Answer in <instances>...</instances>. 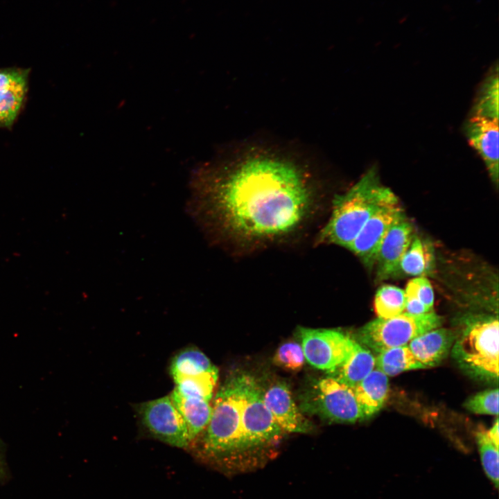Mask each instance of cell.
Here are the masks:
<instances>
[{
    "label": "cell",
    "instance_id": "obj_1",
    "mask_svg": "<svg viewBox=\"0 0 499 499\" xmlns=\"http://www.w3.org/2000/svg\"><path fill=\"white\" fill-rule=\"evenodd\" d=\"M315 200L307 177L294 164L256 155L226 169H198L192 177L190 211L221 237L267 244L298 231Z\"/></svg>",
    "mask_w": 499,
    "mask_h": 499
},
{
    "label": "cell",
    "instance_id": "obj_2",
    "mask_svg": "<svg viewBox=\"0 0 499 499\" xmlns=\"http://www.w3.org/2000/svg\"><path fill=\"white\" fill-rule=\"evenodd\" d=\"M247 376L234 374L220 386L207 426L188 448L199 460L225 475L250 472L242 428Z\"/></svg>",
    "mask_w": 499,
    "mask_h": 499
},
{
    "label": "cell",
    "instance_id": "obj_3",
    "mask_svg": "<svg viewBox=\"0 0 499 499\" xmlns=\"http://www.w3.org/2000/svg\"><path fill=\"white\" fill-rule=\"evenodd\" d=\"M396 195L383 185L376 168H370L344 193L333 200L331 213L317 236V244L348 250L376 211Z\"/></svg>",
    "mask_w": 499,
    "mask_h": 499
},
{
    "label": "cell",
    "instance_id": "obj_4",
    "mask_svg": "<svg viewBox=\"0 0 499 499\" xmlns=\"http://www.w3.org/2000/svg\"><path fill=\"white\" fill-rule=\"evenodd\" d=\"M498 329L497 316L475 315L464 319L452 351L463 369L477 377L498 380Z\"/></svg>",
    "mask_w": 499,
    "mask_h": 499
},
{
    "label": "cell",
    "instance_id": "obj_5",
    "mask_svg": "<svg viewBox=\"0 0 499 499\" xmlns=\"http://www.w3.org/2000/svg\"><path fill=\"white\" fill-rule=\"evenodd\" d=\"M243 446L249 471L263 466L273 455L283 432L266 406L263 389L247 376L242 411Z\"/></svg>",
    "mask_w": 499,
    "mask_h": 499
},
{
    "label": "cell",
    "instance_id": "obj_6",
    "mask_svg": "<svg viewBox=\"0 0 499 499\" xmlns=\"http://www.w3.org/2000/svg\"><path fill=\"white\" fill-rule=\"evenodd\" d=\"M444 319L433 311L412 315L403 312L390 318H376L357 333L358 341L376 353L408 345L419 335L440 327Z\"/></svg>",
    "mask_w": 499,
    "mask_h": 499
},
{
    "label": "cell",
    "instance_id": "obj_7",
    "mask_svg": "<svg viewBox=\"0 0 499 499\" xmlns=\"http://www.w3.org/2000/svg\"><path fill=\"white\" fill-rule=\"evenodd\" d=\"M301 408L331 422L363 420L354 389L328 376L317 380L304 394Z\"/></svg>",
    "mask_w": 499,
    "mask_h": 499
},
{
    "label": "cell",
    "instance_id": "obj_8",
    "mask_svg": "<svg viewBox=\"0 0 499 499\" xmlns=\"http://www.w3.org/2000/svg\"><path fill=\"white\" fill-rule=\"evenodd\" d=\"M306 360L313 367L331 371L352 353L356 341L335 329L299 327L297 331Z\"/></svg>",
    "mask_w": 499,
    "mask_h": 499
},
{
    "label": "cell",
    "instance_id": "obj_9",
    "mask_svg": "<svg viewBox=\"0 0 499 499\" xmlns=\"http://www.w3.org/2000/svg\"><path fill=\"white\" fill-rule=\"evenodd\" d=\"M138 412L143 425L155 439L174 447L189 448L186 425L170 395L140 404Z\"/></svg>",
    "mask_w": 499,
    "mask_h": 499
},
{
    "label": "cell",
    "instance_id": "obj_10",
    "mask_svg": "<svg viewBox=\"0 0 499 499\" xmlns=\"http://www.w3.org/2000/svg\"><path fill=\"white\" fill-rule=\"evenodd\" d=\"M404 211L396 195L381 205L363 225L349 247L368 268L374 266L379 246L392 225Z\"/></svg>",
    "mask_w": 499,
    "mask_h": 499
},
{
    "label": "cell",
    "instance_id": "obj_11",
    "mask_svg": "<svg viewBox=\"0 0 499 499\" xmlns=\"http://www.w3.org/2000/svg\"><path fill=\"white\" fill-rule=\"evenodd\" d=\"M413 227L405 213L389 227L376 257L377 279L383 281L400 274V263L414 236Z\"/></svg>",
    "mask_w": 499,
    "mask_h": 499
},
{
    "label": "cell",
    "instance_id": "obj_12",
    "mask_svg": "<svg viewBox=\"0 0 499 499\" xmlns=\"http://www.w3.org/2000/svg\"><path fill=\"white\" fill-rule=\"evenodd\" d=\"M30 69L0 68V128H10L27 98Z\"/></svg>",
    "mask_w": 499,
    "mask_h": 499
},
{
    "label": "cell",
    "instance_id": "obj_13",
    "mask_svg": "<svg viewBox=\"0 0 499 499\" xmlns=\"http://www.w3.org/2000/svg\"><path fill=\"white\" fill-rule=\"evenodd\" d=\"M464 133L471 146L481 156L489 177L498 184V121L469 116Z\"/></svg>",
    "mask_w": 499,
    "mask_h": 499
},
{
    "label": "cell",
    "instance_id": "obj_14",
    "mask_svg": "<svg viewBox=\"0 0 499 499\" xmlns=\"http://www.w3.org/2000/svg\"><path fill=\"white\" fill-rule=\"evenodd\" d=\"M264 402L276 423L283 432L306 433L311 430L309 421L295 404L288 386L283 382L263 389Z\"/></svg>",
    "mask_w": 499,
    "mask_h": 499
},
{
    "label": "cell",
    "instance_id": "obj_15",
    "mask_svg": "<svg viewBox=\"0 0 499 499\" xmlns=\"http://www.w3.org/2000/svg\"><path fill=\"white\" fill-rule=\"evenodd\" d=\"M457 333L446 328H437L413 339L408 344L416 359L426 368L438 365L448 354Z\"/></svg>",
    "mask_w": 499,
    "mask_h": 499
},
{
    "label": "cell",
    "instance_id": "obj_16",
    "mask_svg": "<svg viewBox=\"0 0 499 499\" xmlns=\"http://www.w3.org/2000/svg\"><path fill=\"white\" fill-rule=\"evenodd\" d=\"M353 389L363 419H368L377 413L387 400L388 376L375 369Z\"/></svg>",
    "mask_w": 499,
    "mask_h": 499
},
{
    "label": "cell",
    "instance_id": "obj_17",
    "mask_svg": "<svg viewBox=\"0 0 499 499\" xmlns=\"http://www.w3.org/2000/svg\"><path fill=\"white\" fill-rule=\"evenodd\" d=\"M374 367V355L356 342L349 356L337 367L327 371V376L354 388Z\"/></svg>",
    "mask_w": 499,
    "mask_h": 499
},
{
    "label": "cell",
    "instance_id": "obj_18",
    "mask_svg": "<svg viewBox=\"0 0 499 499\" xmlns=\"http://www.w3.org/2000/svg\"><path fill=\"white\" fill-rule=\"evenodd\" d=\"M186 427L191 443L207 426L212 412L209 401L193 397H186L173 389L170 394Z\"/></svg>",
    "mask_w": 499,
    "mask_h": 499
},
{
    "label": "cell",
    "instance_id": "obj_19",
    "mask_svg": "<svg viewBox=\"0 0 499 499\" xmlns=\"http://www.w3.org/2000/svg\"><path fill=\"white\" fill-rule=\"evenodd\" d=\"M435 267V255L432 245L414 234L401 261L400 274L424 277L430 274Z\"/></svg>",
    "mask_w": 499,
    "mask_h": 499
},
{
    "label": "cell",
    "instance_id": "obj_20",
    "mask_svg": "<svg viewBox=\"0 0 499 499\" xmlns=\"http://www.w3.org/2000/svg\"><path fill=\"white\" fill-rule=\"evenodd\" d=\"M170 372L175 381L183 377L218 371L203 352L194 347H189L180 351L173 358Z\"/></svg>",
    "mask_w": 499,
    "mask_h": 499
},
{
    "label": "cell",
    "instance_id": "obj_21",
    "mask_svg": "<svg viewBox=\"0 0 499 499\" xmlns=\"http://www.w3.org/2000/svg\"><path fill=\"white\" fill-rule=\"evenodd\" d=\"M498 70L496 66L481 84L470 116L498 121Z\"/></svg>",
    "mask_w": 499,
    "mask_h": 499
},
{
    "label": "cell",
    "instance_id": "obj_22",
    "mask_svg": "<svg viewBox=\"0 0 499 499\" xmlns=\"http://www.w3.org/2000/svg\"><path fill=\"white\" fill-rule=\"evenodd\" d=\"M375 367L387 376H394L408 370L426 368L416 359L408 345L391 348L378 353L375 358Z\"/></svg>",
    "mask_w": 499,
    "mask_h": 499
},
{
    "label": "cell",
    "instance_id": "obj_23",
    "mask_svg": "<svg viewBox=\"0 0 499 499\" xmlns=\"http://www.w3.org/2000/svg\"><path fill=\"white\" fill-rule=\"evenodd\" d=\"M218 378V372H204L175 380L176 390L186 397H193L210 401Z\"/></svg>",
    "mask_w": 499,
    "mask_h": 499
},
{
    "label": "cell",
    "instance_id": "obj_24",
    "mask_svg": "<svg viewBox=\"0 0 499 499\" xmlns=\"http://www.w3.org/2000/svg\"><path fill=\"white\" fill-rule=\"evenodd\" d=\"M405 291L392 285H383L377 290L374 301L376 314L380 318H390L404 312Z\"/></svg>",
    "mask_w": 499,
    "mask_h": 499
},
{
    "label": "cell",
    "instance_id": "obj_25",
    "mask_svg": "<svg viewBox=\"0 0 499 499\" xmlns=\"http://www.w3.org/2000/svg\"><path fill=\"white\" fill-rule=\"evenodd\" d=\"M476 440L484 472L497 489L499 477L498 446L490 439L484 430L477 432Z\"/></svg>",
    "mask_w": 499,
    "mask_h": 499
},
{
    "label": "cell",
    "instance_id": "obj_26",
    "mask_svg": "<svg viewBox=\"0 0 499 499\" xmlns=\"http://www.w3.org/2000/svg\"><path fill=\"white\" fill-rule=\"evenodd\" d=\"M304 354L300 344L288 342L281 344L273 357V362L284 369L298 371L304 366Z\"/></svg>",
    "mask_w": 499,
    "mask_h": 499
},
{
    "label": "cell",
    "instance_id": "obj_27",
    "mask_svg": "<svg viewBox=\"0 0 499 499\" xmlns=\"http://www.w3.org/2000/svg\"><path fill=\"white\" fill-rule=\"evenodd\" d=\"M464 408L475 414L498 415V389H487L469 398Z\"/></svg>",
    "mask_w": 499,
    "mask_h": 499
},
{
    "label": "cell",
    "instance_id": "obj_28",
    "mask_svg": "<svg viewBox=\"0 0 499 499\" xmlns=\"http://www.w3.org/2000/svg\"><path fill=\"white\" fill-rule=\"evenodd\" d=\"M405 295L412 297L432 310L435 295L430 281L425 277H415L406 285Z\"/></svg>",
    "mask_w": 499,
    "mask_h": 499
},
{
    "label": "cell",
    "instance_id": "obj_29",
    "mask_svg": "<svg viewBox=\"0 0 499 499\" xmlns=\"http://www.w3.org/2000/svg\"><path fill=\"white\" fill-rule=\"evenodd\" d=\"M498 428V419L497 418L493 426L489 430H486L488 437L498 446L499 445Z\"/></svg>",
    "mask_w": 499,
    "mask_h": 499
},
{
    "label": "cell",
    "instance_id": "obj_30",
    "mask_svg": "<svg viewBox=\"0 0 499 499\" xmlns=\"http://www.w3.org/2000/svg\"><path fill=\"white\" fill-rule=\"evenodd\" d=\"M4 475V470H3V466L2 463V460L0 456V479L3 478Z\"/></svg>",
    "mask_w": 499,
    "mask_h": 499
}]
</instances>
